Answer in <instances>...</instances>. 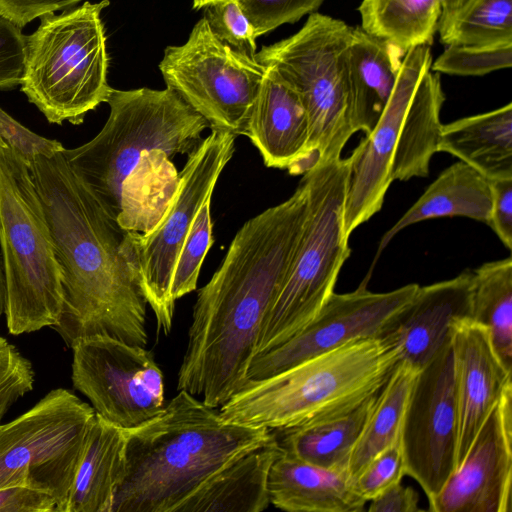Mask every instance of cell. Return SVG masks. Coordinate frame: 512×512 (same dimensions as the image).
<instances>
[{
  "label": "cell",
  "mask_w": 512,
  "mask_h": 512,
  "mask_svg": "<svg viewBox=\"0 0 512 512\" xmlns=\"http://www.w3.org/2000/svg\"><path fill=\"white\" fill-rule=\"evenodd\" d=\"M302 177L284 202L249 219L198 291L177 389L218 408L247 382L265 318L294 258L307 215Z\"/></svg>",
  "instance_id": "1"
},
{
  "label": "cell",
  "mask_w": 512,
  "mask_h": 512,
  "mask_svg": "<svg viewBox=\"0 0 512 512\" xmlns=\"http://www.w3.org/2000/svg\"><path fill=\"white\" fill-rule=\"evenodd\" d=\"M61 152L28 165L62 271L63 311L53 328L69 347L90 336L146 347L148 303L126 249L127 231L107 215Z\"/></svg>",
  "instance_id": "2"
},
{
  "label": "cell",
  "mask_w": 512,
  "mask_h": 512,
  "mask_svg": "<svg viewBox=\"0 0 512 512\" xmlns=\"http://www.w3.org/2000/svg\"><path fill=\"white\" fill-rule=\"evenodd\" d=\"M273 435L226 422L179 390L157 416L126 430L125 469L111 512H175L214 473Z\"/></svg>",
  "instance_id": "3"
},
{
  "label": "cell",
  "mask_w": 512,
  "mask_h": 512,
  "mask_svg": "<svg viewBox=\"0 0 512 512\" xmlns=\"http://www.w3.org/2000/svg\"><path fill=\"white\" fill-rule=\"evenodd\" d=\"M430 45L404 55L390 99L371 132L348 157L350 174L344 203L349 237L380 211L390 185L427 177L438 152L445 95L438 73L430 70Z\"/></svg>",
  "instance_id": "4"
},
{
  "label": "cell",
  "mask_w": 512,
  "mask_h": 512,
  "mask_svg": "<svg viewBox=\"0 0 512 512\" xmlns=\"http://www.w3.org/2000/svg\"><path fill=\"white\" fill-rule=\"evenodd\" d=\"M400 360V348L385 336L357 339L271 377L247 381L219 414L249 427H295L378 393Z\"/></svg>",
  "instance_id": "5"
},
{
  "label": "cell",
  "mask_w": 512,
  "mask_h": 512,
  "mask_svg": "<svg viewBox=\"0 0 512 512\" xmlns=\"http://www.w3.org/2000/svg\"><path fill=\"white\" fill-rule=\"evenodd\" d=\"M110 112L100 132L62 155L116 223L121 189L147 153L163 150L172 158L189 154L210 128L174 90L112 88Z\"/></svg>",
  "instance_id": "6"
},
{
  "label": "cell",
  "mask_w": 512,
  "mask_h": 512,
  "mask_svg": "<svg viewBox=\"0 0 512 512\" xmlns=\"http://www.w3.org/2000/svg\"><path fill=\"white\" fill-rule=\"evenodd\" d=\"M0 247L6 325L12 335L55 327L62 315V271L28 164L0 141Z\"/></svg>",
  "instance_id": "7"
},
{
  "label": "cell",
  "mask_w": 512,
  "mask_h": 512,
  "mask_svg": "<svg viewBox=\"0 0 512 512\" xmlns=\"http://www.w3.org/2000/svg\"><path fill=\"white\" fill-rule=\"evenodd\" d=\"M109 0L40 17L26 39L21 91L52 124L79 125L85 115L107 102L109 55L101 18Z\"/></svg>",
  "instance_id": "8"
},
{
  "label": "cell",
  "mask_w": 512,
  "mask_h": 512,
  "mask_svg": "<svg viewBox=\"0 0 512 512\" xmlns=\"http://www.w3.org/2000/svg\"><path fill=\"white\" fill-rule=\"evenodd\" d=\"M349 174L348 157L318 164L303 174L308 187L306 220L285 281L262 325L255 356L294 336L333 294L350 255L344 228Z\"/></svg>",
  "instance_id": "9"
},
{
  "label": "cell",
  "mask_w": 512,
  "mask_h": 512,
  "mask_svg": "<svg viewBox=\"0 0 512 512\" xmlns=\"http://www.w3.org/2000/svg\"><path fill=\"white\" fill-rule=\"evenodd\" d=\"M352 28L320 13H310L300 30L255 58L274 70L299 95L310 124L311 169L341 158L351 124L347 54Z\"/></svg>",
  "instance_id": "10"
},
{
  "label": "cell",
  "mask_w": 512,
  "mask_h": 512,
  "mask_svg": "<svg viewBox=\"0 0 512 512\" xmlns=\"http://www.w3.org/2000/svg\"><path fill=\"white\" fill-rule=\"evenodd\" d=\"M95 414L74 393L57 388L0 424V489L24 485L45 491L56 500L57 512H65Z\"/></svg>",
  "instance_id": "11"
},
{
  "label": "cell",
  "mask_w": 512,
  "mask_h": 512,
  "mask_svg": "<svg viewBox=\"0 0 512 512\" xmlns=\"http://www.w3.org/2000/svg\"><path fill=\"white\" fill-rule=\"evenodd\" d=\"M235 139L236 135L226 130L211 129L188 154L160 221L144 234L126 232L125 244L141 289L165 334L173 325L175 302L170 287L178 254L198 211L212 198L220 174L234 154Z\"/></svg>",
  "instance_id": "12"
},
{
  "label": "cell",
  "mask_w": 512,
  "mask_h": 512,
  "mask_svg": "<svg viewBox=\"0 0 512 512\" xmlns=\"http://www.w3.org/2000/svg\"><path fill=\"white\" fill-rule=\"evenodd\" d=\"M166 87L174 90L210 125L245 135L267 68L222 42L203 16L187 41L167 46L159 63Z\"/></svg>",
  "instance_id": "13"
},
{
  "label": "cell",
  "mask_w": 512,
  "mask_h": 512,
  "mask_svg": "<svg viewBox=\"0 0 512 512\" xmlns=\"http://www.w3.org/2000/svg\"><path fill=\"white\" fill-rule=\"evenodd\" d=\"M70 348L73 386L106 421L131 430L164 409V376L145 347L90 336Z\"/></svg>",
  "instance_id": "14"
},
{
  "label": "cell",
  "mask_w": 512,
  "mask_h": 512,
  "mask_svg": "<svg viewBox=\"0 0 512 512\" xmlns=\"http://www.w3.org/2000/svg\"><path fill=\"white\" fill-rule=\"evenodd\" d=\"M458 405L451 340L417 373L406 404L400 445L405 474L428 500L456 468Z\"/></svg>",
  "instance_id": "15"
},
{
  "label": "cell",
  "mask_w": 512,
  "mask_h": 512,
  "mask_svg": "<svg viewBox=\"0 0 512 512\" xmlns=\"http://www.w3.org/2000/svg\"><path fill=\"white\" fill-rule=\"evenodd\" d=\"M418 288V284L412 283L389 292L375 293L363 282L352 292H333L299 332L253 358L247 381L271 377L357 339L382 337Z\"/></svg>",
  "instance_id": "16"
},
{
  "label": "cell",
  "mask_w": 512,
  "mask_h": 512,
  "mask_svg": "<svg viewBox=\"0 0 512 512\" xmlns=\"http://www.w3.org/2000/svg\"><path fill=\"white\" fill-rule=\"evenodd\" d=\"M429 511H512V386L489 413L442 489L429 499Z\"/></svg>",
  "instance_id": "17"
},
{
  "label": "cell",
  "mask_w": 512,
  "mask_h": 512,
  "mask_svg": "<svg viewBox=\"0 0 512 512\" xmlns=\"http://www.w3.org/2000/svg\"><path fill=\"white\" fill-rule=\"evenodd\" d=\"M450 340L458 405L457 468L512 381L511 369L496 353L484 326L469 318L456 321Z\"/></svg>",
  "instance_id": "18"
},
{
  "label": "cell",
  "mask_w": 512,
  "mask_h": 512,
  "mask_svg": "<svg viewBox=\"0 0 512 512\" xmlns=\"http://www.w3.org/2000/svg\"><path fill=\"white\" fill-rule=\"evenodd\" d=\"M245 136L267 167L287 169L291 175L311 169L310 124L305 107L297 92L270 68L254 102Z\"/></svg>",
  "instance_id": "19"
},
{
  "label": "cell",
  "mask_w": 512,
  "mask_h": 512,
  "mask_svg": "<svg viewBox=\"0 0 512 512\" xmlns=\"http://www.w3.org/2000/svg\"><path fill=\"white\" fill-rule=\"evenodd\" d=\"M471 270L418 288L383 335L400 348L401 359L417 368L427 364L451 338L452 324L469 318Z\"/></svg>",
  "instance_id": "20"
},
{
  "label": "cell",
  "mask_w": 512,
  "mask_h": 512,
  "mask_svg": "<svg viewBox=\"0 0 512 512\" xmlns=\"http://www.w3.org/2000/svg\"><path fill=\"white\" fill-rule=\"evenodd\" d=\"M270 503L290 512H360L366 501L348 470L322 468L282 452L268 476Z\"/></svg>",
  "instance_id": "21"
},
{
  "label": "cell",
  "mask_w": 512,
  "mask_h": 512,
  "mask_svg": "<svg viewBox=\"0 0 512 512\" xmlns=\"http://www.w3.org/2000/svg\"><path fill=\"white\" fill-rule=\"evenodd\" d=\"M405 54L361 27L352 28L347 66L355 133L368 134L375 127L393 92Z\"/></svg>",
  "instance_id": "22"
},
{
  "label": "cell",
  "mask_w": 512,
  "mask_h": 512,
  "mask_svg": "<svg viewBox=\"0 0 512 512\" xmlns=\"http://www.w3.org/2000/svg\"><path fill=\"white\" fill-rule=\"evenodd\" d=\"M282 448L275 436L226 464L175 512H261L270 503L268 476Z\"/></svg>",
  "instance_id": "23"
},
{
  "label": "cell",
  "mask_w": 512,
  "mask_h": 512,
  "mask_svg": "<svg viewBox=\"0 0 512 512\" xmlns=\"http://www.w3.org/2000/svg\"><path fill=\"white\" fill-rule=\"evenodd\" d=\"M126 430L95 414L65 512H111L125 469Z\"/></svg>",
  "instance_id": "24"
},
{
  "label": "cell",
  "mask_w": 512,
  "mask_h": 512,
  "mask_svg": "<svg viewBox=\"0 0 512 512\" xmlns=\"http://www.w3.org/2000/svg\"><path fill=\"white\" fill-rule=\"evenodd\" d=\"M439 151L456 156L490 181L512 178V104L442 124Z\"/></svg>",
  "instance_id": "25"
},
{
  "label": "cell",
  "mask_w": 512,
  "mask_h": 512,
  "mask_svg": "<svg viewBox=\"0 0 512 512\" xmlns=\"http://www.w3.org/2000/svg\"><path fill=\"white\" fill-rule=\"evenodd\" d=\"M492 204L490 180L460 161L432 182L419 199L382 236L375 260L404 228L428 219L461 216L488 223Z\"/></svg>",
  "instance_id": "26"
},
{
  "label": "cell",
  "mask_w": 512,
  "mask_h": 512,
  "mask_svg": "<svg viewBox=\"0 0 512 512\" xmlns=\"http://www.w3.org/2000/svg\"><path fill=\"white\" fill-rule=\"evenodd\" d=\"M379 392L333 415L278 430L281 437L275 436L279 445L307 463L327 469L348 470L351 453Z\"/></svg>",
  "instance_id": "27"
},
{
  "label": "cell",
  "mask_w": 512,
  "mask_h": 512,
  "mask_svg": "<svg viewBox=\"0 0 512 512\" xmlns=\"http://www.w3.org/2000/svg\"><path fill=\"white\" fill-rule=\"evenodd\" d=\"M464 0H363L359 6L361 28L385 39L404 53L431 45L440 20Z\"/></svg>",
  "instance_id": "28"
},
{
  "label": "cell",
  "mask_w": 512,
  "mask_h": 512,
  "mask_svg": "<svg viewBox=\"0 0 512 512\" xmlns=\"http://www.w3.org/2000/svg\"><path fill=\"white\" fill-rule=\"evenodd\" d=\"M471 274L469 319L488 330L496 353L512 369V258L484 263Z\"/></svg>",
  "instance_id": "29"
},
{
  "label": "cell",
  "mask_w": 512,
  "mask_h": 512,
  "mask_svg": "<svg viewBox=\"0 0 512 512\" xmlns=\"http://www.w3.org/2000/svg\"><path fill=\"white\" fill-rule=\"evenodd\" d=\"M420 368L401 359L380 390L373 410L351 453V479L379 452L400 439L408 397Z\"/></svg>",
  "instance_id": "30"
},
{
  "label": "cell",
  "mask_w": 512,
  "mask_h": 512,
  "mask_svg": "<svg viewBox=\"0 0 512 512\" xmlns=\"http://www.w3.org/2000/svg\"><path fill=\"white\" fill-rule=\"evenodd\" d=\"M437 31L446 46L512 42V0H464Z\"/></svg>",
  "instance_id": "31"
},
{
  "label": "cell",
  "mask_w": 512,
  "mask_h": 512,
  "mask_svg": "<svg viewBox=\"0 0 512 512\" xmlns=\"http://www.w3.org/2000/svg\"><path fill=\"white\" fill-rule=\"evenodd\" d=\"M211 199L198 211L178 254L170 287L173 302L196 289L204 258L213 244Z\"/></svg>",
  "instance_id": "32"
},
{
  "label": "cell",
  "mask_w": 512,
  "mask_h": 512,
  "mask_svg": "<svg viewBox=\"0 0 512 512\" xmlns=\"http://www.w3.org/2000/svg\"><path fill=\"white\" fill-rule=\"evenodd\" d=\"M512 42L491 45H448L430 70L460 76H480L511 67Z\"/></svg>",
  "instance_id": "33"
},
{
  "label": "cell",
  "mask_w": 512,
  "mask_h": 512,
  "mask_svg": "<svg viewBox=\"0 0 512 512\" xmlns=\"http://www.w3.org/2000/svg\"><path fill=\"white\" fill-rule=\"evenodd\" d=\"M204 8V17L222 42L249 56H255L257 36L237 0L217 1Z\"/></svg>",
  "instance_id": "34"
},
{
  "label": "cell",
  "mask_w": 512,
  "mask_h": 512,
  "mask_svg": "<svg viewBox=\"0 0 512 512\" xmlns=\"http://www.w3.org/2000/svg\"><path fill=\"white\" fill-rule=\"evenodd\" d=\"M404 475L399 439L373 457L351 480L355 492L367 502L401 482Z\"/></svg>",
  "instance_id": "35"
},
{
  "label": "cell",
  "mask_w": 512,
  "mask_h": 512,
  "mask_svg": "<svg viewBox=\"0 0 512 512\" xmlns=\"http://www.w3.org/2000/svg\"><path fill=\"white\" fill-rule=\"evenodd\" d=\"M257 37L277 27L295 23L313 13L324 0H237Z\"/></svg>",
  "instance_id": "36"
},
{
  "label": "cell",
  "mask_w": 512,
  "mask_h": 512,
  "mask_svg": "<svg viewBox=\"0 0 512 512\" xmlns=\"http://www.w3.org/2000/svg\"><path fill=\"white\" fill-rule=\"evenodd\" d=\"M31 363L0 337V421L10 407L33 389Z\"/></svg>",
  "instance_id": "37"
},
{
  "label": "cell",
  "mask_w": 512,
  "mask_h": 512,
  "mask_svg": "<svg viewBox=\"0 0 512 512\" xmlns=\"http://www.w3.org/2000/svg\"><path fill=\"white\" fill-rule=\"evenodd\" d=\"M0 141L12 148L29 165L38 156L52 157L64 146L45 138L15 120L0 107Z\"/></svg>",
  "instance_id": "38"
},
{
  "label": "cell",
  "mask_w": 512,
  "mask_h": 512,
  "mask_svg": "<svg viewBox=\"0 0 512 512\" xmlns=\"http://www.w3.org/2000/svg\"><path fill=\"white\" fill-rule=\"evenodd\" d=\"M26 39L21 28L0 16V89L21 84L26 62Z\"/></svg>",
  "instance_id": "39"
},
{
  "label": "cell",
  "mask_w": 512,
  "mask_h": 512,
  "mask_svg": "<svg viewBox=\"0 0 512 512\" xmlns=\"http://www.w3.org/2000/svg\"><path fill=\"white\" fill-rule=\"evenodd\" d=\"M492 204L487 225L512 249V178L490 181Z\"/></svg>",
  "instance_id": "40"
},
{
  "label": "cell",
  "mask_w": 512,
  "mask_h": 512,
  "mask_svg": "<svg viewBox=\"0 0 512 512\" xmlns=\"http://www.w3.org/2000/svg\"><path fill=\"white\" fill-rule=\"evenodd\" d=\"M83 0H0V16L22 28L43 15L76 7Z\"/></svg>",
  "instance_id": "41"
},
{
  "label": "cell",
  "mask_w": 512,
  "mask_h": 512,
  "mask_svg": "<svg viewBox=\"0 0 512 512\" xmlns=\"http://www.w3.org/2000/svg\"><path fill=\"white\" fill-rule=\"evenodd\" d=\"M0 512H57L49 493L24 485L0 489Z\"/></svg>",
  "instance_id": "42"
},
{
  "label": "cell",
  "mask_w": 512,
  "mask_h": 512,
  "mask_svg": "<svg viewBox=\"0 0 512 512\" xmlns=\"http://www.w3.org/2000/svg\"><path fill=\"white\" fill-rule=\"evenodd\" d=\"M370 512H417L418 494L416 491L401 482L389 487L380 495L370 500Z\"/></svg>",
  "instance_id": "43"
},
{
  "label": "cell",
  "mask_w": 512,
  "mask_h": 512,
  "mask_svg": "<svg viewBox=\"0 0 512 512\" xmlns=\"http://www.w3.org/2000/svg\"><path fill=\"white\" fill-rule=\"evenodd\" d=\"M5 294H6L5 277H4L2 262L0 261V317L4 313V309H5Z\"/></svg>",
  "instance_id": "44"
},
{
  "label": "cell",
  "mask_w": 512,
  "mask_h": 512,
  "mask_svg": "<svg viewBox=\"0 0 512 512\" xmlns=\"http://www.w3.org/2000/svg\"><path fill=\"white\" fill-rule=\"evenodd\" d=\"M222 0H192L193 8L194 9H201L206 7L207 5Z\"/></svg>",
  "instance_id": "45"
}]
</instances>
